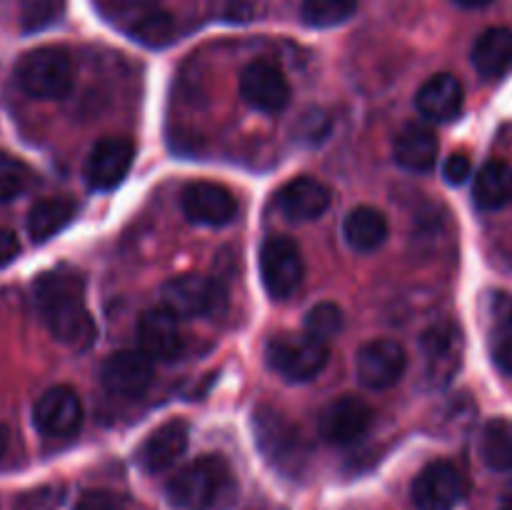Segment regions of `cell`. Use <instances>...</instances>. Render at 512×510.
I'll return each instance as SVG.
<instances>
[{
	"mask_svg": "<svg viewBox=\"0 0 512 510\" xmlns=\"http://www.w3.org/2000/svg\"><path fill=\"white\" fill-rule=\"evenodd\" d=\"M35 308L58 343L85 350L95 340V323L85 305V280L73 268H55L33 285Z\"/></svg>",
	"mask_w": 512,
	"mask_h": 510,
	"instance_id": "obj_1",
	"label": "cell"
},
{
	"mask_svg": "<svg viewBox=\"0 0 512 510\" xmlns=\"http://www.w3.org/2000/svg\"><path fill=\"white\" fill-rule=\"evenodd\" d=\"M228 483V465L218 455H203L180 468L165 485L173 510H210Z\"/></svg>",
	"mask_w": 512,
	"mask_h": 510,
	"instance_id": "obj_2",
	"label": "cell"
},
{
	"mask_svg": "<svg viewBox=\"0 0 512 510\" xmlns=\"http://www.w3.org/2000/svg\"><path fill=\"white\" fill-rule=\"evenodd\" d=\"M15 80L30 98L60 100L73 90V60L55 45L28 50L15 65Z\"/></svg>",
	"mask_w": 512,
	"mask_h": 510,
	"instance_id": "obj_3",
	"label": "cell"
},
{
	"mask_svg": "<svg viewBox=\"0 0 512 510\" xmlns=\"http://www.w3.org/2000/svg\"><path fill=\"white\" fill-rule=\"evenodd\" d=\"M255 443L273 468L283 473H298L308 460V443L300 428L290 423L280 410L260 405L253 415Z\"/></svg>",
	"mask_w": 512,
	"mask_h": 510,
	"instance_id": "obj_4",
	"label": "cell"
},
{
	"mask_svg": "<svg viewBox=\"0 0 512 510\" xmlns=\"http://www.w3.org/2000/svg\"><path fill=\"white\" fill-rule=\"evenodd\" d=\"M268 365L283 378L305 383L318 378L320 370L328 365L330 350L328 343L313 338V335H278L268 343L265 350Z\"/></svg>",
	"mask_w": 512,
	"mask_h": 510,
	"instance_id": "obj_5",
	"label": "cell"
},
{
	"mask_svg": "<svg viewBox=\"0 0 512 510\" xmlns=\"http://www.w3.org/2000/svg\"><path fill=\"white\" fill-rule=\"evenodd\" d=\"M260 278L270 298L285 300L303 285L305 263L300 248L288 235H273L260 248Z\"/></svg>",
	"mask_w": 512,
	"mask_h": 510,
	"instance_id": "obj_6",
	"label": "cell"
},
{
	"mask_svg": "<svg viewBox=\"0 0 512 510\" xmlns=\"http://www.w3.org/2000/svg\"><path fill=\"white\" fill-rule=\"evenodd\" d=\"M468 493V480L458 465L448 460H435L425 465L413 483V503L420 510H453L463 503Z\"/></svg>",
	"mask_w": 512,
	"mask_h": 510,
	"instance_id": "obj_7",
	"label": "cell"
},
{
	"mask_svg": "<svg viewBox=\"0 0 512 510\" xmlns=\"http://www.w3.org/2000/svg\"><path fill=\"white\" fill-rule=\"evenodd\" d=\"M408 368V353L398 340H370L355 355V375L370 390H388Z\"/></svg>",
	"mask_w": 512,
	"mask_h": 510,
	"instance_id": "obj_8",
	"label": "cell"
},
{
	"mask_svg": "<svg viewBox=\"0 0 512 510\" xmlns=\"http://www.w3.org/2000/svg\"><path fill=\"white\" fill-rule=\"evenodd\" d=\"M373 425V408L358 395H343L325 405L318 415L323 440L333 445H350L363 438Z\"/></svg>",
	"mask_w": 512,
	"mask_h": 510,
	"instance_id": "obj_9",
	"label": "cell"
},
{
	"mask_svg": "<svg viewBox=\"0 0 512 510\" xmlns=\"http://www.w3.org/2000/svg\"><path fill=\"white\" fill-rule=\"evenodd\" d=\"M33 423L48 438H68L83 425V403L80 395L68 385L48 388L33 408Z\"/></svg>",
	"mask_w": 512,
	"mask_h": 510,
	"instance_id": "obj_10",
	"label": "cell"
},
{
	"mask_svg": "<svg viewBox=\"0 0 512 510\" xmlns=\"http://www.w3.org/2000/svg\"><path fill=\"white\" fill-rule=\"evenodd\" d=\"M163 305L178 318H200L223 303V290L205 275H178L163 285Z\"/></svg>",
	"mask_w": 512,
	"mask_h": 510,
	"instance_id": "obj_11",
	"label": "cell"
},
{
	"mask_svg": "<svg viewBox=\"0 0 512 510\" xmlns=\"http://www.w3.org/2000/svg\"><path fill=\"white\" fill-rule=\"evenodd\" d=\"M180 208L190 223L218 228L235 218L238 200L223 185L210 183V180H195V183L185 185L183 195H180Z\"/></svg>",
	"mask_w": 512,
	"mask_h": 510,
	"instance_id": "obj_12",
	"label": "cell"
},
{
	"mask_svg": "<svg viewBox=\"0 0 512 510\" xmlns=\"http://www.w3.org/2000/svg\"><path fill=\"white\" fill-rule=\"evenodd\" d=\"M240 95L260 113H280L290 100V85L278 65L270 60H253L240 75Z\"/></svg>",
	"mask_w": 512,
	"mask_h": 510,
	"instance_id": "obj_13",
	"label": "cell"
},
{
	"mask_svg": "<svg viewBox=\"0 0 512 510\" xmlns=\"http://www.w3.org/2000/svg\"><path fill=\"white\" fill-rule=\"evenodd\" d=\"M138 348L158 363H170L178 360L183 353V333H180L178 315L170 313L168 308H150L140 315L138 328Z\"/></svg>",
	"mask_w": 512,
	"mask_h": 510,
	"instance_id": "obj_14",
	"label": "cell"
},
{
	"mask_svg": "<svg viewBox=\"0 0 512 510\" xmlns=\"http://www.w3.org/2000/svg\"><path fill=\"white\" fill-rule=\"evenodd\" d=\"M100 380L105 388L120 398H138L153 383V360L140 348L118 350L108 355L100 368Z\"/></svg>",
	"mask_w": 512,
	"mask_h": 510,
	"instance_id": "obj_15",
	"label": "cell"
},
{
	"mask_svg": "<svg viewBox=\"0 0 512 510\" xmlns=\"http://www.w3.org/2000/svg\"><path fill=\"white\" fill-rule=\"evenodd\" d=\"M135 145L128 138H103L93 145L85 163V180L93 190L118 188L130 173Z\"/></svg>",
	"mask_w": 512,
	"mask_h": 510,
	"instance_id": "obj_16",
	"label": "cell"
},
{
	"mask_svg": "<svg viewBox=\"0 0 512 510\" xmlns=\"http://www.w3.org/2000/svg\"><path fill=\"white\" fill-rule=\"evenodd\" d=\"M423 355L428 378L435 385L450 383L453 375L458 373L460 363H463V333H460L458 325L450 323V320L433 325L423 335Z\"/></svg>",
	"mask_w": 512,
	"mask_h": 510,
	"instance_id": "obj_17",
	"label": "cell"
},
{
	"mask_svg": "<svg viewBox=\"0 0 512 510\" xmlns=\"http://www.w3.org/2000/svg\"><path fill=\"white\" fill-rule=\"evenodd\" d=\"M190 428L185 420H168L160 425L158 430L143 440L138 448V465L145 473H163V470L173 468L180 458H183L185 448H188Z\"/></svg>",
	"mask_w": 512,
	"mask_h": 510,
	"instance_id": "obj_18",
	"label": "cell"
},
{
	"mask_svg": "<svg viewBox=\"0 0 512 510\" xmlns=\"http://www.w3.org/2000/svg\"><path fill=\"white\" fill-rule=\"evenodd\" d=\"M463 100V83L450 73H438L428 78L415 95L420 115H425L428 120H438V123L458 118L463 110Z\"/></svg>",
	"mask_w": 512,
	"mask_h": 510,
	"instance_id": "obj_19",
	"label": "cell"
},
{
	"mask_svg": "<svg viewBox=\"0 0 512 510\" xmlns=\"http://www.w3.org/2000/svg\"><path fill=\"white\" fill-rule=\"evenodd\" d=\"M440 140L433 128L423 123H408L395 138L393 158L410 173H430L438 163Z\"/></svg>",
	"mask_w": 512,
	"mask_h": 510,
	"instance_id": "obj_20",
	"label": "cell"
},
{
	"mask_svg": "<svg viewBox=\"0 0 512 510\" xmlns=\"http://www.w3.org/2000/svg\"><path fill=\"white\" fill-rule=\"evenodd\" d=\"M278 205L288 218L315 220L328 210L330 190L320 180L303 175V178L290 180L280 188Z\"/></svg>",
	"mask_w": 512,
	"mask_h": 510,
	"instance_id": "obj_21",
	"label": "cell"
},
{
	"mask_svg": "<svg viewBox=\"0 0 512 510\" xmlns=\"http://www.w3.org/2000/svg\"><path fill=\"white\" fill-rule=\"evenodd\" d=\"M343 235L355 253H375L388 240V218L373 205H358L345 215Z\"/></svg>",
	"mask_w": 512,
	"mask_h": 510,
	"instance_id": "obj_22",
	"label": "cell"
},
{
	"mask_svg": "<svg viewBox=\"0 0 512 510\" xmlns=\"http://www.w3.org/2000/svg\"><path fill=\"white\" fill-rule=\"evenodd\" d=\"M473 198L480 210H503L512 203V165L505 160H490L478 170L473 183Z\"/></svg>",
	"mask_w": 512,
	"mask_h": 510,
	"instance_id": "obj_23",
	"label": "cell"
},
{
	"mask_svg": "<svg viewBox=\"0 0 512 510\" xmlns=\"http://www.w3.org/2000/svg\"><path fill=\"white\" fill-rule=\"evenodd\" d=\"M473 65L483 78H500L512 68V30L488 28L473 45Z\"/></svg>",
	"mask_w": 512,
	"mask_h": 510,
	"instance_id": "obj_24",
	"label": "cell"
},
{
	"mask_svg": "<svg viewBox=\"0 0 512 510\" xmlns=\"http://www.w3.org/2000/svg\"><path fill=\"white\" fill-rule=\"evenodd\" d=\"M490 353L495 365L512 375V298L503 293L490 303Z\"/></svg>",
	"mask_w": 512,
	"mask_h": 510,
	"instance_id": "obj_25",
	"label": "cell"
},
{
	"mask_svg": "<svg viewBox=\"0 0 512 510\" xmlns=\"http://www.w3.org/2000/svg\"><path fill=\"white\" fill-rule=\"evenodd\" d=\"M75 203L68 198H45L35 203L28 213V233L35 243L50 240L73 220Z\"/></svg>",
	"mask_w": 512,
	"mask_h": 510,
	"instance_id": "obj_26",
	"label": "cell"
},
{
	"mask_svg": "<svg viewBox=\"0 0 512 510\" xmlns=\"http://www.w3.org/2000/svg\"><path fill=\"white\" fill-rule=\"evenodd\" d=\"M480 458L490 470H512V420L493 418L480 433Z\"/></svg>",
	"mask_w": 512,
	"mask_h": 510,
	"instance_id": "obj_27",
	"label": "cell"
},
{
	"mask_svg": "<svg viewBox=\"0 0 512 510\" xmlns=\"http://www.w3.org/2000/svg\"><path fill=\"white\" fill-rule=\"evenodd\" d=\"M355 10H358V0H303L300 18L310 28H335L353 18Z\"/></svg>",
	"mask_w": 512,
	"mask_h": 510,
	"instance_id": "obj_28",
	"label": "cell"
},
{
	"mask_svg": "<svg viewBox=\"0 0 512 510\" xmlns=\"http://www.w3.org/2000/svg\"><path fill=\"white\" fill-rule=\"evenodd\" d=\"M130 35L145 48H165L175 38V20L165 10H153L130 23Z\"/></svg>",
	"mask_w": 512,
	"mask_h": 510,
	"instance_id": "obj_29",
	"label": "cell"
},
{
	"mask_svg": "<svg viewBox=\"0 0 512 510\" xmlns=\"http://www.w3.org/2000/svg\"><path fill=\"white\" fill-rule=\"evenodd\" d=\"M65 13V0H23L20 5V30L40 33L58 23Z\"/></svg>",
	"mask_w": 512,
	"mask_h": 510,
	"instance_id": "obj_30",
	"label": "cell"
},
{
	"mask_svg": "<svg viewBox=\"0 0 512 510\" xmlns=\"http://www.w3.org/2000/svg\"><path fill=\"white\" fill-rule=\"evenodd\" d=\"M343 330V310L335 303H318L305 315V333L328 343Z\"/></svg>",
	"mask_w": 512,
	"mask_h": 510,
	"instance_id": "obj_31",
	"label": "cell"
},
{
	"mask_svg": "<svg viewBox=\"0 0 512 510\" xmlns=\"http://www.w3.org/2000/svg\"><path fill=\"white\" fill-rule=\"evenodd\" d=\"M30 170L28 165L20 163L18 158L8 153H0V203L15 200L23 195L30 185Z\"/></svg>",
	"mask_w": 512,
	"mask_h": 510,
	"instance_id": "obj_32",
	"label": "cell"
},
{
	"mask_svg": "<svg viewBox=\"0 0 512 510\" xmlns=\"http://www.w3.org/2000/svg\"><path fill=\"white\" fill-rule=\"evenodd\" d=\"M75 510H120V503L108 490H88V493L80 495Z\"/></svg>",
	"mask_w": 512,
	"mask_h": 510,
	"instance_id": "obj_33",
	"label": "cell"
},
{
	"mask_svg": "<svg viewBox=\"0 0 512 510\" xmlns=\"http://www.w3.org/2000/svg\"><path fill=\"white\" fill-rule=\"evenodd\" d=\"M470 173H473V163H470V158L465 153H455L445 160L443 175L448 183H453V185L465 183V180L470 178Z\"/></svg>",
	"mask_w": 512,
	"mask_h": 510,
	"instance_id": "obj_34",
	"label": "cell"
},
{
	"mask_svg": "<svg viewBox=\"0 0 512 510\" xmlns=\"http://www.w3.org/2000/svg\"><path fill=\"white\" fill-rule=\"evenodd\" d=\"M158 3L160 0H115V8H118L120 15H125V18H130L135 23L143 15L158 10Z\"/></svg>",
	"mask_w": 512,
	"mask_h": 510,
	"instance_id": "obj_35",
	"label": "cell"
},
{
	"mask_svg": "<svg viewBox=\"0 0 512 510\" xmlns=\"http://www.w3.org/2000/svg\"><path fill=\"white\" fill-rule=\"evenodd\" d=\"M18 253H20L18 235L8 228H0V268H3V265H8Z\"/></svg>",
	"mask_w": 512,
	"mask_h": 510,
	"instance_id": "obj_36",
	"label": "cell"
},
{
	"mask_svg": "<svg viewBox=\"0 0 512 510\" xmlns=\"http://www.w3.org/2000/svg\"><path fill=\"white\" fill-rule=\"evenodd\" d=\"M455 5H460V8H485V5H490L493 0H453Z\"/></svg>",
	"mask_w": 512,
	"mask_h": 510,
	"instance_id": "obj_37",
	"label": "cell"
},
{
	"mask_svg": "<svg viewBox=\"0 0 512 510\" xmlns=\"http://www.w3.org/2000/svg\"><path fill=\"white\" fill-rule=\"evenodd\" d=\"M5 448H8V430H5L3 425H0V458H3Z\"/></svg>",
	"mask_w": 512,
	"mask_h": 510,
	"instance_id": "obj_38",
	"label": "cell"
},
{
	"mask_svg": "<svg viewBox=\"0 0 512 510\" xmlns=\"http://www.w3.org/2000/svg\"><path fill=\"white\" fill-rule=\"evenodd\" d=\"M500 510H512V490L503 498V505H500Z\"/></svg>",
	"mask_w": 512,
	"mask_h": 510,
	"instance_id": "obj_39",
	"label": "cell"
}]
</instances>
